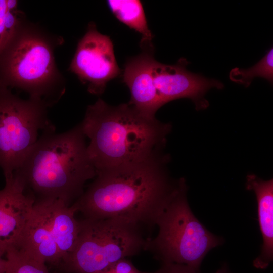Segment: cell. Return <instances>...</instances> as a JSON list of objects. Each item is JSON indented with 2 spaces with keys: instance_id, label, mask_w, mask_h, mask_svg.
<instances>
[{
  "instance_id": "6da1fadb",
  "label": "cell",
  "mask_w": 273,
  "mask_h": 273,
  "mask_svg": "<svg viewBox=\"0 0 273 273\" xmlns=\"http://www.w3.org/2000/svg\"><path fill=\"white\" fill-rule=\"evenodd\" d=\"M166 160L159 154L138 163L97 172L72 205L84 218L122 219L149 232L178 183L170 180Z\"/></svg>"
},
{
  "instance_id": "7a4b0ae2",
  "label": "cell",
  "mask_w": 273,
  "mask_h": 273,
  "mask_svg": "<svg viewBox=\"0 0 273 273\" xmlns=\"http://www.w3.org/2000/svg\"><path fill=\"white\" fill-rule=\"evenodd\" d=\"M96 173L131 165L159 154L171 129L129 103L111 106L101 99L88 106L81 123Z\"/></svg>"
},
{
  "instance_id": "3957f363",
  "label": "cell",
  "mask_w": 273,
  "mask_h": 273,
  "mask_svg": "<svg viewBox=\"0 0 273 273\" xmlns=\"http://www.w3.org/2000/svg\"><path fill=\"white\" fill-rule=\"evenodd\" d=\"M16 171L35 199H55L71 206L96 175L81 123L64 132L42 133Z\"/></svg>"
},
{
  "instance_id": "277c9868",
  "label": "cell",
  "mask_w": 273,
  "mask_h": 273,
  "mask_svg": "<svg viewBox=\"0 0 273 273\" xmlns=\"http://www.w3.org/2000/svg\"><path fill=\"white\" fill-rule=\"evenodd\" d=\"M63 38L26 19L0 53V86L27 93L49 107L64 95L54 52Z\"/></svg>"
},
{
  "instance_id": "5b68a950",
  "label": "cell",
  "mask_w": 273,
  "mask_h": 273,
  "mask_svg": "<svg viewBox=\"0 0 273 273\" xmlns=\"http://www.w3.org/2000/svg\"><path fill=\"white\" fill-rule=\"evenodd\" d=\"M156 226L158 234L148 241L145 250L161 263L182 264L199 271L208 252L223 242L221 237L209 231L193 213L183 178L179 179Z\"/></svg>"
},
{
  "instance_id": "8992f818",
  "label": "cell",
  "mask_w": 273,
  "mask_h": 273,
  "mask_svg": "<svg viewBox=\"0 0 273 273\" xmlns=\"http://www.w3.org/2000/svg\"><path fill=\"white\" fill-rule=\"evenodd\" d=\"M76 243L58 268L62 273H98L145 250L150 239L138 225L122 219L84 218Z\"/></svg>"
},
{
  "instance_id": "52a82bcc",
  "label": "cell",
  "mask_w": 273,
  "mask_h": 273,
  "mask_svg": "<svg viewBox=\"0 0 273 273\" xmlns=\"http://www.w3.org/2000/svg\"><path fill=\"white\" fill-rule=\"evenodd\" d=\"M48 108L43 102L22 99L0 86V167L5 179L20 168L39 132L55 131Z\"/></svg>"
},
{
  "instance_id": "ba28073f",
  "label": "cell",
  "mask_w": 273,
  "mask_h": 273,
  "mask_svg": "<svg viewBox=\"0 0 273 273\" xmlns=\"http://www.w3.org/2000/svg\"><path fill=\"white\" fill-rule=\"evenodd\" d=\"M72 206L55 199H35L21 240L16 247L58 267L73 250L80 221Z\"/></svg>"
},
{
  "instance_id": "9c48e42d",
  "label": "cell",
  "mask_w": 273,
  "mask_h": 273,
  "mask_svg": "<svg viewBox=\"0 0 273 273\" xmlns=\"http://www.w3.org/2000/svg\"><path fill=\"white\" fill-rule=\"evenodd\" d=\"M69 70L96 95L102 94L107 83L120 74L112 41L97 30L94 22L79 41Z\"/></svg>"
},
{
  "instance_id": "30bf717a",
  "label": "cell",
  "mask_w": 273,
  "mask_h": 273,
  "mask_svg": "<svg viewBox=\"0 0 273 273\" xmlns=\"http://www.w3.org/2000/svg\"><path fill=\"white\" fill-rule=\"evenodd\" d=\"M189 62L181 58L174 65L154 61L152 67L154 83L163 105L176 99L187 98L193 101L197 110L207 108L209 103L204 98L210 89L224 87L219 80L192 73L187 69Z\"/></svg>"
},
{
  "instance_id": "8fae6325",
  "label": "cell",
  "mask_w": 273,
  "mask_h": 273,
  "mask_svg": "<svg viewBox=\"0 0 273 273\" xmlns=\"http://www.w3.org/2000/svg\"><path fill=\"white\" fill-rule=\"evenodd\" d=\"M35 202L17 172L5 179V185L0 190V253L4 256L18 245Z\"/></svg>"
},
{
  "instance_id": "7c38bea8",
  "label": "cell",
  "mask_w": 273,
  "mask_h": 273,
  "mask_svg": "<svg viewBox=\"0 0 273 273\" xmlns=\"http://www.w3.org/2000/svg\"><path fill=\"white\" fill-rule=\"evenodd\" d=\"M144 50L126 62L123 81L130 92L129 103L143 116L155 118V113L163 104L154 83L153 49Z\"/></svg>"
},
{
  "instance_id": "4fadbf2b",
  "label": "cell",
  "mask_w": 273,
  "mask_h": 273,
  "mask_svg": "<svg viewBox=\"0 0 273 273\" xmlns=\"http://www.w3.org/2000/svg\"><path fill=\"white\" fill-rule=\"evenodd\" d=\"M246 188L256 195L258 218L263 243L260 254L253 261L257 268L264 269L273 258V180H264L255 174L246 177Z\"/></svg>"
},
{
  "instance_id": "5bb4252c",
  "label": "cell",
  "mask_w": 273,
  "mask_h": 273,
  "mask_svg": "<svg viewBox=\"0 0 273 273\" xmlns=\"http://www.w3.org/2000/svg\"><path fill=\"white\" fill-rule=\"evenodd\" d=\"M108 6L121 22L142 35L141 44L143 49L153 48V35L149 28L145 12L140 1L109 0Z\"/></svg>"
},
{
  "instance_id": "9a60e30c",
  "label": "cell",
  "mask_w": 273,
  "mask_h": 273,
  "mask_svg": "<svg viewBox=\"0 0 273 273\" xmlns=\"http://www.w3.org/2000/svg\"><path fill=\"white\" fill-rule=\"evenodd\" d=\"M18 4L15 0H0V53L26 19Z\"/></svg>"
},
{
  "instance_id": "2e32d148",
  "label": "cell",
  "mask_w": 273,
  "mask_h": 273,
  "mask_svg": "<svg viewBox=\"0 0 273 273\" xmlns=\"http://www.w3.org/2000/svg\"><path fill=\"white\" fill-rule=\"evenodd\" d=\"M260 77L273 81V49L270 48L265 55L255 65L248 69L234 68L229 74L230 80L248 87L255 77Z\"/></svg>"
},
{
  "instance_id": "e0dca14e",
  "label": "cell",
  "mask_w": 273,
  "mask_h": 273,
  "mask_svg": "<svg viewBox=\"0 0 273 273\" xmlns=\"http://www.w3.org/2000/svg\"><path fill=\"white\" fill-rule=\"evenodd\" d=\"M6 273H50L46 263L20 248H12L5 254Z\"/></svg>"
},
{
  "instance_id": "ac0fdd59",
  "label": "cell",
  "mask_w": 273,
  "mask_h": 273,
  "mask_svg": "<svg viewBox=\"0 0 273 273\" xmlns=\"http://www.w3.org/2000/svg\"><path fill=\"white\" fill-rule=\"evenodd\" d=\"M187 266L173 263H161L160 267L154 273H199ZM215 273H231L228 266L224 264Z\"/></svg>"
},
{
  "instance_id": "d6986e66",
  "label": "cell",
  "mask_w": 273,
  "mask_h": 273,
  "mask_svg": "<svg viewBox=\"0 0 273 273\" xmlns=\"http://www.w3.org/2000/svg\"><path fill=\"white\" fill-rule=\"evenodd\" d=\"M98 273H147L138 270L132 263L124 258Z\"/></svg>"
},
{
  "instance_id": "ffe728a7",
  "label": "cell",
  "mask_w": 273,
  "mask_h": 273,
  "mask_svg": "<svg viewBox=\"0 0 273 273\" xmlns=\"http://www.w3.org/2000/svg\"><path fill=\"white\" fill-rule=\"evenodd\" d=\"M4 255L0 253V273H6V260Z\"/></svg>"
},
{
  "instance_id": "44dd1931",
  "label": "cell",
  "mask_w": 273,
  "mask_h": 273,
  "mask_svg": "<svg viewBox=\"0 0 273 273\" xmlns=\"http://www.w3.org/2000/svg\"><path fill=\"white\" fill-rule=\"evenodd\" d=\"M60 273H62V272H60Z\"/></svg>"
}]
</instances>
